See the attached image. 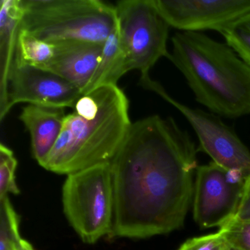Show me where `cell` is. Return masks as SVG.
Listing matches in <instances>:
<instances>
[{
    "label": "cell",
    "mask_w": 250,
    "mask_h": 250,
    "mask_svg": "<svg viewBox=\"0 0 250 250\" xmlns=\"http://www.w3.org/2000/svg\"><path fill=\"white\" fill-rule=\"evenodd\" d=\"M54 44L20 29L14 63L19 66L43 68L54 55Z\"/></svg>",
    "instance_id": "cell-15"
},
{
    "label": "cell",
    "mask_w": 250,
    "mask_h": 250,
    "mask_svg": "<svg viewBox=\"0 0 250 250\" xmlns=\"http://www.w3.org/2000/svg\"><path fill=\"white\" fill-rule=\"evenodd\" d=\"M73 110L65 116L58 141L40 165L46 170L68 175L110 162L132 124L128 99L118 85L83 94Z\"/></svg>",
    "instance_id": "cell-2"
},
{
    "label": "cell",
    "mask_w": 250,
    "mask_h": 250,
    "mask_svg": "<svg viewBox=\"0 0 250 250\" xmlns=\"http://www.w3.org/2000/svg\"><path fill=\"white\" fill-rule=\"evenodd\" d=\"M17 164L12 150L2 143L0 145V197L9 193L20 194L15 178Z\"/></svg>",
    "instance_id": "cell-18"
},
{
    "label": "cell",
    "mask_w": 250,
    "mask_h": 250,
    "mask_svg": "<svg viewBox=\"0 0 250 250\" xmlns=\"http://www.w3.org/2000/svg\"><path fill=\"white\" fill-rule=\"evenodd\" d=\"M130 71L128 59L120 39L118 24L104 43L99 65L83 91L87 94L99 87L118 85L120 79Z\"/></svg>",
    "instance_id": "cell-14"
},
{
    "label": "cell",
    "mask_w": 250,
    "mask_h": 250,
    "mask_svg": "<svg viewBox=\"0 0 250 250\" xmlns=\"http://www.w3.org/2000/svg\"><path fill=\"white\" fill-rule=\"evenodd\" d=\"M234 250V249H232H232H231V250Z\"/></svg>",
    "instance_id": "cell-23"
},
{
    "label": "cell",
    "mask_w": 250,
    "mask_h": 250,
    "mask_svg": "<svg viewBox=\"0 0 250 250\" xmlns=\"http://www.w3.org/2000/svg\"><path fill=\"white\" fill-rule=\"evenodd\" d=\"M197 153L172 118L132 123L109 162L115 201L109 236L146 238L181 228L193 200Z\"/></svg>",
    "instance_id": "cell-1"
},
{
    "label": "cell",
    "mask_w": 250,
    "mask_h": 250,
    "mask_svg": "<svg viewBox=\"0 0 250 250\" xmlns=\"http://www.w3.org/2000/svg\"><path fill=\"white\" fill-rule=\"evenodd\" d=\"M20 29L49 42L104 44L117 26L115 5L100 0H21Z\"/></svg>",
    "instance_id": "cell-4"
},
{
    "label": "cell",
    "mask_w": 250,
    "mask_h": 250,
    "mask_svg": "<svg viewBox=\"0 0 250 250\" xmlns=\"http://www.w3.org/2000/svg\"><path fill=\"white\" fill-rule=\"evenodd\" d=\"M230 245L220 232L190 238L178 250H230Z\"/></svg>",
    "instance_id": "cell-20"
},
{
    "label": "cell",
    "mask_w": 250,
    "mask_h": 250,
    "mask_svg": "<svg viewBox=\"0 0 250 250\" xmlns=\"http://www.w3.org/2000/svg\"><path fill=\"white\" fill-rule=\"evenodd\" d=\"M172 44L168 59L198 103L226 118L250 115V65L226 43L203 33L178 32Z\"/></svg>",
    "instance_id": "cell-3"
},
{
    "label": "cell",
    "mask_w": 250,
    "mask_h": 250,
    "mask_svg": "<svg viewBox=\"0 0 250 250\" xmlns=\"http://www.w3.org/2000/svg\"><path fill=\"white\" fill-rule=\"evenodd\" d=\"M219 232L235 250H250V221L232 218L221 227Z\"/></svg>",
    "instance_id": "cell-19"
},
{
    "label": "cell",
    "mask_w": 250,
    "mask_h": 250,
    "mask_svg": "<svg viewBox=\"0 0 250 250\" xmlns=\"http://www.w3.org/2000/svg\"><path fill=\"white\" fill-rule=\"evenodd\" d=\"M52 43L53 58L42 69L60 76L83 93L99 65L104 44L84 41Z\"/></svg>",
    "instance_id": "cell-11"
},
{
    "label": "cell",
    "mask_w": 250,
    "mask_h": 250,
    "mask_svg": "<svg viewBox=\"0 0 250 250\" xmlns=\"http://www.w3.org/2000/svg\"><path fill=\"white\" fill-rule=\"evenodd\" d=\"M234 219L250 221V176L246 181L242 197Z\"/></svg>",
    "instance_id": "cell-21"
},
{
    "label": "cell",
    "mask_w": 250,
    "mask_h": 250,
    "mask_svg": "<svg viewBox=\"0 0 250 250\" xmlns=\"http://www.w3.org/2000/svg\"><path fill=\"white\" fill-rule=\"evenodd\" d=\"M64 213L84 242L110 235L113 226V184L110 163L67 175L62 187Z\"/></svg>",
    "instance_id": "cell-5"
},
{
    "label": "cell",
    "mask_w": 250,
    "mask_h": 250,
    "mask_svg": "<svg viewBox=\"0 0 250 250\" xmlns=\"http://www.w3.org/2000/svg\"><path fill=\"white\" fill-rule=\"evenodd\" d=\"M221 34L227 44L250 65V13L237 20Z\"/></svg>",
    "instance_id": "cell-17"
},
{
    "label": "cell",
    "mask_w": 250,
    "mask_h": 250,
    "mask_svg": "<svg viewBox=\"0 0 250 250\" xmlns=\"http://www.w3.org/2000/svg\"><path fill=\"white\" fill-rule=\"evenodd\" d=\"M82 96L78 87L54 73L14 64L8 79L6 102L0 109V120L17 104L73 109Z\"/></svg>",
    "instance_id": "cell-8"
},
{
    "label": "cell",
    "mask_w": 250,
    "mask_h": 250,
    "mask_svg": "<svg viewBox=\"0 0 250 250\" xmlns=\"http://www.w3.org/2000/svg\"><path fill=\"white\" fill-rule=\"evenodd\" d=\"M0 109L5 106L8 79L15 61L17 41L22 20L21 0L0 2Z\"/></svg>",
    "instance_id": "cell-13"
},
{
    "label": "cell",
    "mask_w": 250,
    "mask_h": 250,
    "mask_svg": "<svg viewBox=\"0 0 250 250\" xmlns=\"http://www.w3.org/2000/svg\"><path fill=\"white\" fill-rule=\"evenodd\" d=\"M66 116L63 108L28 104L20 115L31 138L32 153L39 165L52 151Z\"/></svg>",
    "instance_id": "cell-12"
},
{
    "label": "cell",
    "mask_w": 250,
    "mask_h": 250,
    "mask_svg": "<svg viewBox=\"0 0 250 250\" xmlns=\"http://www.w3.org/2000/svg\"><path fill=\"white\" fill-rule=\"evenodd\" d=\"M141 83L143 87L157 93L187 118L198 137L200 149L214 163L226 170L240 169L247 179L250 176V151L232 128L214 115L175 100L150 76L141 79Z\"/></svg>",
    "instance_id": "cell-7"
},
{
    "label": "cell",
    "mask_w": 250,
    "mask_h": 250,
    "mask_svg": "<svg viewBox=\"0 0 250 250\" xmlns=\"http://www.w3.org/2000/svg\"><path fill=\"white\" fill-rule=\"evenodd\" d=\"M225 171L213 162L199 166L196 170L193 213L202 228H221L238 210L244 187L228 184Z\"/></svg>",
    "instance_id": "cell-10"
},
{
    "label": "cell",
    "mask_w": 250,
    "mask_h": 250,
    "mask_svg": "<svg viewBox=\"0 0 250 250\" xmlns=\"http://www.w3.org/2000/svg\"><path fill=\"white\" fill-rule=\"evenodd\" d=\"M120 39L126 54L130 71L142 77L161 58H169V25L161 16L153 0H121L115 5Z\"/></svg>",
    "instance_id": "cell-6"
},
{
    "label": "cell",
    "mask_w": 250,
    "mask_h": 250,
    "mask_svg": "<svg viewBox=\"0 0 250 250\" xmlns=\"http://www.w3.org/2000/svg\"><path fill=\"white\" fill-rule=\"evenodd\" d=\"M19 250H35L33 246L29 243L28 241L24 239H21V245H20Z\"/></svg>",
    "instance_id": "cell-22"
},
{
    "label": "cell",
    "mask_w": 250,
    "mask_h": 250,
    "mask_svg": "<svg viewBox=\"0 0 250 250\" xmlns=\"http://www.w3.org/2000/svg\"><path fill=\"white\" fill-rule=\"evenodd\" d=\"M20 219L8 195L0 197V250H19Z\"/></svg>",
    "instance_id": "cell-16"
},
{
    "label": "cell",
    "mask_w": 250,
    "mask_h": 250,
    "mask_svg": "<svg viewBox=\"0 0 250 250\" xmlns=\"http://www.w3.org/2000/svg\"><path fill=\"white\" fill-rule=\"evenodd\" d=\"M169 27L181 32L222 33L250 13V0H153Z\"/></svg>",
    "instance_id": "cell-9"
}]
</instances>
